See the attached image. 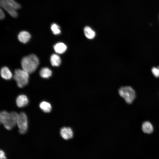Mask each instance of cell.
<instances>
[{
	"label": "cell",
	"instance_id": "1",
	"mask_svg": "<svg viewBox=\"0 0 159 159\" xmlns=\"http://www.w3.org/2000/svg\"><path fill=\"white\" fill-rule=\"evenodd\" d=\"M19 114L15 112L9 113L6 111H1L0 114V122L7 130L12 129L16 125Z\"/></svg>",
	"mask_w": 159,
	"mask_h": 159
},
{
	"label": "cell",
	"instance_id": "2",
	"mask_svg": "<svg viewBox=\"0 0 159 159\" xmlns=\"http://www.w3.org/2000/svg\"><path fill=\"white\" fill-rule=\"evenodd\" d=\"M21 66L23 69L29 74L34 72L39 64L37 57L32 54L23 57L21 60Z\"/></svg>",
	"mask_w": 159,
	"mask_h": 159
},
{
	"label": "cell",
	"instance_id": "3",
	"mask_svg": "<svg viewBox=\"0 0 159 159\" xmlns=\"http://www.w3.org/2000/svg\"><path fill=\"white\" fill-rule=\"evenodd\" d=\"M118 93L128 104L132 103L136 97V93L134 90L131 86H122L119 89Z\"/></svg>",
	"mask_w": 159,
	"mask_h": 159
},
{
	"label": "cell",
	"instance_id": "4",
	"mask_svg": "<svg viewBox=\"0 0 159 159\" xmlns=\"http://www.w3.org/2000/svg\"><path fill=\"white\" fill-rule=\"evenodd\" d=\"M29 74L23 69L15 70L14 78L19 87L22 88L27 85L29 78Z\"/></svg>",
	"mask_w": 159,
	"mask_h": 159
},
{
	"label": "cell",
	"instance_id": "5",
	"mask_svg": "<svg viewBox=\"0 0 159 159\" xmlns=\"http://www.w3.org/2000/svg\"><path fill=\"white\" fill-rule=\"evenodd\" d=\"M16 125L21 134L26 132L28 127V122L27 115L25 112H21L19 114Z\"/></svg>",
	"mask_w": 159,
	"mask_h": 159
},
{
	"label": "cell",
	"instance_id": "6",
	"mask_svg": "<svg viewBox=\"0 0 159 159\" xmlns=\"http://www.w3.org/2000/svg\"><path fill=\"white\" fill-rule=\"evenodd\" d=\"M0 6L5 10L12 17L16 18L18 14L15 9L8 4L4 0H0Z\"/></svg>",
	"mask_w": 159,
	"mask_h": 159
},
{
	"label": "cell",
	"instance_id": "7",
	"mask_svg": "<svg viewBox=\"0 0 159 159\" xmlns=\"http://www.w3.org/2000/svg\"><path fill=\"white\" fill-rule=\"evenodd\" d=\"M60 133L62 137L65 140L72 138L74 135L73 130L69 127H62L60 130Z\"/></svg>",
	"mask_w": 159,
	"mask_h": 159
},
{
	"label": "cell",
	"instance_id": "8",
	"mask_svg": "<svg viewBox=\"0 0 159 159\" xmlns=\"http://www.w3.org/2000/svg\"><path fill=\"white\" fill-rule=\"evenodd\" d=\"M29 100L27 97L24 95H19L16 100V103L19 107H24L27 105Z\"/></svg>",
	"mask_w": 159,
	"mask_h": 159
},
{
	"label": "cell",
	"instance_id": "9",
	"mask_svg": "<svg viewBox=\"0 0 159 159\" xmlns=\"http://www.w3.org/2000/svg\"><path fill=\"white\" fill-rule=\"evenodd\" d=\"M141 128L143 132L145 133L150 134L153 131V126L151 122L149 121L144 122L142 124Z\"/></svg>",
	"mask_w": 159,
	"mask_h": 159
},
{
	"label": "cell",
	"instance_id": "10",
	"mask_svg": "<svg viewBox=\"0 0 159 159\" xmlns=\"http://www.w3.org/2000/svg\"><path fill=\"white\" fill-rule=\"evenodd\" d=\"M31 35L28 32L22 31L18 35V38L20 42L23 43H27L31 38Z\"/></svg>",
	"mask_w": 159,
	"mask_h": 159
},
{
	"label": "cell",
	"instance_id": "11",
	"mask_svg": "<svg viewBox=\"0 0 159 159\" xmlns=\"http://www.w3.org/2000/svg\"><path fill=\"white\" fill-rule=\"evenodd\" d=\"M67 48L66 44L62 42L57 43L54 46L55 51L59 54H62L64 53L66 51Z\"/></svg>",
	"mask_w": 159,
	"mask_h": 159
},
{
	"label": "cell",
	"instance_id": "12",
	"mask_svg": "<svg viewBox=\"0 0 159 159\" xmlns=\"http://www.w3.org/2000/svg\"><path fill=\"white\" fill-rule=\"evenodd\" d=\"M84 32L86 38L90 39H94L96 35L95 31L91 27L88 26L84 27Z\"/></svg>",
	"mask_w": 159,
	"mask_h": 159
},
{
	"label": "cell",
	"instance_id": "13",
	"mask_svg": "<svg viewBox=\"0 0 159 159\" xmlns=\"http://www.w3.org/2000/svg\"><path fill=\"white\" fill-rule=\"evenodd\" d=\"M1 75L3 78L7 80L11 79L12 77L11 72L7 67H4L1 68Z\"/></svg>",
	"mask_w": 159,
	"mask_h": 159
},
{
	"label": "cell",
	"instance_id": "14",
	"mask_svg": "<svg viewBox=\"0 0 159 159\" xmlns=\"http://www.w3.org/2000/svg\"><path fill=\"white\" fill-rule=\"evenodd\" d=\"M39 107L40 109L45 113L50 112L52 108L51 104L46 101H43L41 102L39 104Z\"/></svg>",
	"mask_w": 159,
	"mask_h": 159
},
{
	"label": "cell",
	"instance_id": "15",
	"mask_svg": "<svg viewBox=\"0 0 159 159\" xmlns=\"http://www.w3.org/2000/svg\"><path fill=\"white\" fill-rule=\"evenodd\" d=\"M51 64L53 66H58L61 63V59L59 56L57 54H53L50 57Z\"/></svg>",
	"mask_w": 159,
	"mask_h": 159
},
{
	"label": "cell",
	"instance_id": "16",
	"mask_svg": "<svg viewBox=\"0 0 159 159\" xmlns=\"http://www.w3.org/2000/svg\"><path fill=\"white\" fill-rule=\"evenodd\" d=\"M39 74L42 77L48 78L51 76L52 72L49 68L44 67L41 69L40 71Z\"/></svg>",
	"mask_w": 159,
	"mask_h": 159
},
{
	"label": "cell",
	"instance_id": "17",
	"mask_svg": "<svg viewBox=\"0 0 159 159\" xmlns=\"http://www.w3.org/2000/svg\"><path fill=\"white\" fill-rule=\"evenodd\" d=\"M9 5L14 8L16 10L21 8L20 5L15 1L14 0H4Z\"/></svg>",
	"mask_w": 159,
	"mask_h": 159
},
{
	"label": "cell",
	"instance_id": "18",
	"mask_svg": "<svg viewBox=\"0 0 159 159\" xmlns=\"http://www.w3.org/2000/svg\"><path fill=\"white\" fill-rule=\"evenodd\" d=\"M51 29L53 34L55 35L59 34L61 33L60 27L56 24H52L51 26Z\"/></svg>",
	"mask_w": 159,
	"mask_h": 159
},
{
	"label": "cell",
	"instance_id": "19",
	"mask_svg": "<svg viewBox=\"0 0 159 159\" xmlns=\"http://www.w3.org/2000/svg\"><path fill=\"white\" fill-rule=\"evenodd\" d=\"M151 72L155 77H159V66L153 67L151 69Z\"/></svg>",
	"mask_w": 159,
	"mask_h": 159
},
{
	"label": "cell",
	"instance_id": "20",
	"mask_svg": "<svg viewBox=\"0 0 159 159\" xmlns=\"http://www.w3.org/2000/svg\"><path fill=\"white\" fill-rule=\"evenodd\" d=\"M0 159H7L4 152L2 150L0 151Z\"/></svg>",
	"mask_w": 159,
	"mask_h": 159
},
{
	"label": "cell",
	"instance_id": "21",
	"mask_svg": "<svg viewBox=\"0 0 159 159\" xmlns=\"http://www.w3.org/2000/svg\"><path fill=\"white\" fill-rule=\"evenodd\" d=\"M5 17L4 14L2 9L1 8L0 11V19L1 20L3 19H4Z\"/></svg>",
	"mask_w": 159,
	"mask_h": 159
}]
</instances>
